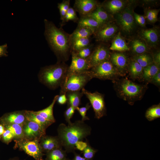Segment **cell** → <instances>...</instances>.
<instances>
[{
	"instance_id": "6da1fadb",
	"label": "cell",
	"mask_w": 160,
	"mask_h": 160,
	"mask_svg": "<svg viewBox=\"0 0 160 160\" xmlns=\"http://www.w3.org/2000/svg\"><path fill=\"white\" fill-rule=\"evenodd\" d=\"M44 36L52 51L57 57V62L65 63L71 52L70 35L52 22L44 20Z\"/></svg>"
},
{
	"instance_id": "7a4b0ae2",
	"label": "cell",
	"mask_w": 160,
	"mask_h": 160,
	"mask_svg": "<svg viewBox=\"0 0 160 160\" xmlns=\"http://www.w3.org/2000/svg\"><path fill=\"white\" fill-rule=\"evenodd\" d=\"M57 137L66 153L75 152L76 143L82 141L91 133V127L84 121L77 120L68 125L60 124L57 129Z\"/></svg>"
},
{
	"instance_id": "3957f363",
	"label": "cell",
	"mask_w": 160,
	"mask_h": 160,
	"mask_svg": "<svg viewBox=\"0 0 160 160\" xmlns=\"http://www.w3.org/2000/svg\"><path fill=\"white\" fill-rule=\"evenodd\" d=\"M112 82L117 96L131 105L141 100L148 88V83L139 84L127 77L119 78Z\"/></svg>"
},
{
	"instance_id": "277c9868",
	"label": "cell",
	"mask_w": 160,
	"mask_h": 160,
	"mask_svg": "<svg viewBox=\"0 0 160 160\" xmlns=\"http://www.w3.org/2000/svg\"><path fill=\"white\" fill-rule=\"evenodd\" d=\"M68 66L63 62L43 68L39 74V79L44 84L52 89L60 87L66 77Z\"/></svg>"
},
{
	"instance_id": "5b68a950",
	"label": "cell",
	"mask_w": 160,
	"mask_h": 160,
	"mask_svg": "<svg viewBox=\"0 0 160 160\" xmlns=\"http://www.w3.org/2000/svg\"><path fill=\"white\" fill-rule=\"evenodd\" d=\"M92 79L89 70L67 75L60 87V95L69 91H80Z\"/></svg>"
},
{
	"instance_id": "8992f818",
	"label": "cell",
	"mask_w": 160,
	"mask_h": 160,
	"mask_svg": "<svg viewBox=\"0 0 160 160\" xmlns=\"http://www.w3.org/2000/svg\"><path fill=\"white\" fill-rule=\"evenodd\" d=\"M89 71L93 78H96L102 80H110L113 81L121 77L109 60H105L92 68Z\"/></svg>"
},
{
	"instance_id": "52a82bcc",
	"label": "cell",
	"mask_w": 160,
	"mask_h": 160,
	"mask_svg": "<svg viewBox=\"0 0 160 160\" xmlns=\"http://www.w3.org/2000/svg\"><path fill=\"white\" fill-rule=\"evenodd\" d=\"M132 7L128 6L115 14L117 24L121 30L126 33H131L136 27Z\"/></svg>"
},
{
	"instance_id": "ba28073f",
	"label": "cell",
	"mask_w": 160,
	"mask_h": 160,
	"mask_svg": "<svg viewBox=\"0 0 160 160\" xmlns=\"http://www.w3.org/2000/svg\"><path fill=\"white\" fill-rule=\"evenodd\" d=\"M81 92L89 100L95 112V117L99 119L106 115V109L103 94L97 91L91 92L84 88Z\"/></svg>"
},
{
	"instance_id": "9c48e42d",
	"label": "cell",
	"mask_w": 160,
	"mask_h": 160,
	"mask_svg": "<svg viewBox=\"0 0 160 160\" xmlns=\"http://www.w3.org/2000/svg\"><path fill=\"white\" fill-rule=\"evenodd\" d=\"M15 141L17 147L35 160H44L43 156L44 154L39 144V140L23 139Z\"/></svg>"
},
{
	"instance_id": "30bf717a",
	"label": "cell",
	"mask_w": 160,
	"mask_h": 160,
	"mask_svg": "<svg viewBox=\"0 0 160 160\" xmlns=\"http://www.w3.org/2000/svg\"><path fill=\"white\" fill-rule=\"evenodd\" d=\"M110 52L106 47L100 45L93 49L90 56L86 59L90 69L100 63L109 60Z\"/></svg>"
},
{
	"instance_id": "8fae6325",
	"label": "cell",
	"mask_w": 160,
	"mask_h": 160,
	"mask_svg": "<svg viewBox=\"0 0 160 160\" xmlns=\"http://www.w3.org/2000/svg\"><path fill=\"white\" fill-rule=\"evenodd\" d=\"M109 60L121 77H124L128 73L129 60L125 54L121 52H113L110 54Z\"/></svg>"
},
{
	"instance_id": "7c38bea8",
	"label": "cell",
	"mask_w": 160,
	"mask_h": 160,
	"mask_svg": "<svg viewBox=\"0 0 160 160\" xmlns=\"http://www.w3.org/2000/svg\"><path fill=\"white\" fill-rule=\"evenodd\" d=\"M23 129L24 139L40 140L42 136L46 135V131L33 121L27 120L23 125Z\"/></svg>"
},
{
	"instance_id": "4fadbf2b",
	"label": "cell",
	"mask_w": 160,
	"mask_h": 160,
	"mask_svg": "<svg viewBox=\"0 0 160 160\" xmlns=\"http://www.w3.org/2000/svg\"><path fill=\"white\" fill-rule=\"evenodd\" d=\"M118 31V27L108 23L101 26L94 34L97 40L107 41L109 40Z\"/></svg>"
},
{
	"instance_id": "5bb4252c",
	"label": "cell",
	"mask_w": 160,
	"mask_h": 160,
	"mask_svg": "<svg viewBox=\"0 0 160 160\" xmlns=\"http://www.w3.org/2000/svg\"><path fill=\"white\" fill-rule=\"evenodd\" d=\"M27 120L25 111L8 113L0 118V122L4 126L14 124L23 126Z\"/></svg>"
},
{
	"instance_id": "9a60e30c",
	"label": "cell",
	"mask_w": 160,
	"mask_h": 160,
	"mask_svg": "<svg viewBox=\"0 0 160 160\" xmlns=\"http://www.w3.org/2000/svg\"><path fill=\"white\" fill-rule=\"evenodd\" d=\"M71 62L68 66L67 75L72 73L79 72L88 70L90 69L86 59L78 56L75 53L71 52Z\"/></svg>"
},
{
	"instance_id": "2e32d148",
	"label": "cell",
	"mask_w": 160,
	"mask_h": 160,
	"mask_svg": "<svg viewBox=\"0 0 160 160\" xmlns=\"http://www.w3.org/2000/svg\"><path fill=\"white\" fill-rule=\"evenodd\" d=\"M99 5L97 1L95 0H76L74 9L81 17L90 13Z\"/></svg>"
},
{
	"instance_id": "e0dca14e",
	"label": "cell",
	"mask_w": 160,
	"mask_h": 160,
	"mask_svg": "<svg viewBox=\"0 0 160 160\" xmlns=\"http://www.w3.org/2000/svg\"><path fill=\"white\" fill-rule=\"evenodd\" d=\"M39 142L43 152L46 153L55 149L62 148L57 136L45 135L41 138Z\"/></svg>"
},
{
	"instance_id": "ac0fdd59",
	"label": "cell",
	"mask_w": 160,
	"mask_h": 160,
	"mask_svg": "<svg viewBox=\"0 0 160 160\" xmlns=\"http://www.w3.org/2000/svg\"><path fill=\"white\" fill-rule=\"evenodd\" d=\"M140 35L146 44L154 47L158 44L159 40V32L156 28H153L142 30Z\"/></svg>"
},
{
	"instance_id": "d6986e66",
	"label": "cell",
	"mask_w": 160,
	"mask_h": 160,
	"mask_svg": "<svg viewBox=\"0 0 160 160\" xmlns=\"http://www.w3.org/2000/svg\"><path fill=\"white\" fill-rule=\"evenodd\" d=\"M84 16L93 18L101 26L109 23L110 20L109 13L105 10L101 5L100 4L92 12Z\"/></svg>"
},
{
	"instance_id": "ffe728a7",
	"label": "cell",
	"mask_w": 160,
	"mask_h": 160,
	"mask_svg": "<svg viewBox=\"0 0 160 160\" xmlns=\"http://www.w3.org/2000/svg\"><path fill=\"white\" fill-rule=\"evenodd\" d=\"M25 117L27 120L33 121L38 124L45 131L49 126L53 123L47 120L36 113L35 111H25Z\"/></svg>"
},
{
	"instance_id": "44dd1931",
	"label": "cell",
	"mask_w": 160,
	"mask_h": 160,
	"mask_svg": "<svg viewBox=\"0 0 160 160\" xmlns=\"http://www.w3.org/2000/svg\"><path fill=\"white\" fill-rule=\"evenodd\" d=\"M126 4L124 1L111 0L105 1L101 5L108 13L116 14L123 10Z\"/></svg>"
},
{
	"instance_id": "7402d4cb",
	"label": "cell",
	"mask_w": 160,
	"mask_h": 160,
	"mask_svg": "<svg viewBox=\"0 0 160 160\" xmlns=\"http://www.w3.org/2000/svg\"><path fill=\"white\" fill-rule=\"evenodd\" d=\"M143 68L137 62L131 59L129 60L128 73L133 81L142 80Z\"/></svg>"
},
{
	"instance_id": "603a6c76",
	"label": "cell",
	"mask_w": 160,
	"mask_h": 160,
	"mask_svg": "<svg viewBox=\"0 0 160 160\" xmlns=\"http://www.w3.org/2000/svg\"><path fill=\"white\" fill-rule=\"evenodd\" d=\"M109 49L119 52L127 51L130 50L129 48L121 36L120 33H118L115 37Z\"/></svg>"
},
{
	"instance_id": "cb8c5ba5",
	"label": "cell",
	"mask_w": 160,
	"mask_h": 160,
	"mask_svg": "<svg viewBox=\"0 0 160 160\" xmlns=\"http://www.w3.org/2000/svg\"><path fill=\"white\" fill-rule=\"evenodd\" d=\"M68 106H71L75 109L81 104V99L83 95L80 91H69L66 94Z\"/></svg>"
},
{
	"instance_id": "d4e9b609",
	"label": "cell",
	"mask_w": 160,
	"mask_h": 160,
	"mask_svg": "<svg viewBox=\"0 0 160 160\" xmlns=\"http://www.w3.org/2000/svg\"><path fill=\"white\" fill-rule=\"evenodd\" d=\"M160 66L154 63L143 68L142 80L149 83L152 78L160 71Z\"/></svg>"
},
{
	"instance_id": "484cf974",
	"label": "cell",
	"mask_w": 160,
	"mask_h": 160,
	"mask_svg": "<svg viewBox=\"0 0 160 160\" xmlns=\"http://www.w3.org/2000/svg\"><path fill=\"white\" fill-rule=\"evenodd\" d=\"M94 33V31L89 28L78 26L72 33L70 34L71 42L80 38H90Z\"/></svg>"
},
{
	"instance_id": "4316f807",
	"label": "cell",
	"mask_w": 160,
	"mask_h": 160,
	"mask_svg": "<svg viewBox=\"0 0 160 160\" xmlns=\"http://www.w3.org/2000/svg\"><path fill=\"white\" fill-rule=\"evenodd\" d=\"M78 26L89 28L92 30L94 33L102 26L95 20L86 16L81 17L78 21Z\"/></svg>"
},
{
	"instance_id": "83f0119b",
	"label": "cell",
	"mask_w": 160,
	"mask_h": 160,
	"mask_svg": "<svg viewBox=\"0 0 160 160\" xmlns=\"http://www.w3.org/2000/svg\"><path fill=\"white\" fill-rule=\"evenodd\" d=\"M58 96L59 95H56L54 97L52 103L48 107L42 110L35 111V112L47 120L54 123L55 120L53 114V108Z\"/></svg>"
},
{
	"instance_id": "f1b7e54d",
	"label": "cell",
	"mask_w": 160,
	"mask_h": 160,
	"mask_svg": "<svg viewBox=\"0 0 160 160\" xmlns=\"http://www.w3.org/2000/svg\"><path fill=\"white\" fill-rule=\"evenodd\" d=\"M46 160H70L67 157L66 152L62 148L55 149L46 153Z\"/></svg>"
},
{
	"instance_id": "f546056e",
	"label": "cell",
	"mask_w": 160,
	"mask_h": 160,
	"mask_svg": "<svg viewBox=\"0 0 160 160\" xmlns=\"http://www.w3.org/2000/svg\"><path fill=\"white\" fill-rule=\"evenodd\" d=\"M131 49L134 55L149 52V49L147 45L141 40L135 39L131 43Z\"/></svg>"
},
{
	"instance_id": "4dcf8cb0",
	"label": "cell",
	"mask_w": 160,
	"mask_h": 160,
	"mask_svg": "<svg viewBox=\"0 0 160 160\" xmlns=\"http://www.w3.org/2000/svg\"><path fill=\"white\" fill-rule=\"evenodd\" d=\"M131 59L137 62L143 68L153 63L152 55L149 52L134 55Z\"/></svg>"
},
{
	"instance_id": "1f68e13d",
	"label": "cell",
	"mask_w": 160,
	"mask_h": 160,
	"mask_svg": "<svg viewBox=\"0 0 160 160\" xmlns=\"http://www.w3.org/2000/svg\"><path fill=\"white\" fill-rule=\"evenodd\" d=\"M5 129L9 130L13 135L15 141L24 139L23 126L18 124H12L4 126Z\"/></svg>"
},
{
	"instance_id": "d6a6232c",
	"label": "cell",
	"mask_w": 160,
	"mask_h": 160,
	"mask_svg": "<svg viewBox=\"0 0 160 160\" xmlns=\"http://www.w3.org/2000/svg\"><path fill=\"white\" fill-rule=\"evenodd\" d=\"M145 116L149 121L160 117V104L153 105L148 108L145 113Z\"/></svg>"
},
{
	"instance_id": "836d02e7",
	"label": "cell",
	"mask_w": 160,
	"mask_h": 160,
	"mask_svg": "<svg viewBox=\"0 0 160 160\" xmlns=\"http://www.w3.org/2000/svg\"><path fill=\"white\" fill-rule=\"evenodd\" d=\"M90 38L76 39L71 42V52H76L90 44Z\"/></svg>"
},
{
	"instance_id": "e575fe53",
	"label": "cell",
	"mask_w": 160,
	"mask_h": 160,
	"mask_svg": "<svg viewBox=\"0 0 160 160\" xmlns=\"http://www.w3.org/2000/svg\"><path fill=\"white\" fill-rule=\"evenodd\" d=\"M159 9H148L145 12V18L146 20L151 23H154L158 20Z\"/></svg>"
},
{
	"instance_id": "d590c367",
	"label": "cell",
	"mask_w": 160,
	"mask_h": 160,
	"mask_svg": "<svg viewBox=\"0 0 160 160\" xmlns=\"http://www.w3.org/2000/svg\"><path fill=\"white\" fill-rule=\"evenodd\" d=\"M97 150L92 147L87 142L85 148L81 151L83 157L87 160H92Z\"/></svg>"
},
{
	"instance_id": "8d00e7d4",
	"label": "cell",
	"mask_w": 160,
	"mask_h": 160,
	"mask_svg": "<svg viewBox=\"0 0 160 160\" xmlns=\"http://www.w3.org/2000/svg\"><path fill=\"white\" fill-rule=\"evenodd\" d=\"M93 45L90 44L88 46L76 52H74L79 57L84 59H86L90 56L92 53L93 50Z\"/></svg>"
},
{
	"instance_id": "74e56055",
	"label": "cell",
	"mask_w": 160,
	"mask_h": 160,
	"mask_svg": "<svg viewBox=\"0 0 160 160\" xmlns=\"http://www.w3.org/2000/svg\"><path fill=\"white\" fill-rule=\"evenodd\" d=\"M91 105L89 103H87L84 107H78L76 110H77L81 116V120L84 121L87 120H89V118L86 116L87 111L89 109Z\"/></svg>"
},
{
	"instance_id": "f35d334b",
	"label": "cell",
	"mask_w": 160,
	"mask_h": 160,
	"mask_svg": "<svg viewBox=\"0 0 160 160\" xmlns=\"http://www.w3.org/2000/svg\"><path fill=\"white\" fill-rule=\"evenodd\" d=\"M76 109L71 106H68L67 108L64 112V116L65 121L68 124L71 123V119L73 117L75 113Z\"/></svg>"
},
{
	"instance_id": "ab89813d",
	"label": "cell",
	"mask_w": 160,
	"mask_h": 160,
	"mask_svg": "<svg viewBox=\"0 0 160 160\" xmlns=\"http://www.w3.org/2000/svg\"><path fill=\"white\" fill-rule=\"evenodd\" d=\"M14 136L10 131L8 129H5L4 132L2 135L3 141L6 143L8 144L14 139Z\"/></svg>"
},
{
	"instance_id": "60d3db41",
	"label": "cell",
	"mask_w": 160,
	"mask_h": 160,
	"mask_svg": "<svg viewBox=\"0 0 160 160\" xmlns=\"http://www.w3.org/2000/svg\"><path fill=\"white\" fill-rule=\"evenodd\" d=\"M133 16L136 22L142 27L145 26L146 19L144 16L133 12Z\"/></svg>"
},
{
	"instance_id": "b9f144b4",
	"label": "cell",
	"mask_w": 160,
	"mask_h": 160,
	"mask_svg": "<svg viewBox=\"0 0 160 160\" xmlns=\"http://www.w3.org/2000/svg\"><path fill=\"white\" fill-rule=\"evenodd\" d=\"M76 11L74 8L70 7L66 12V13L70 16L71 20L74 22L78 21L79 19L77 16Z\"/></svg>"
},
{
	"instance_id": "7bdbcfd3",
	"label": "cell",
	"mask_w": 160,
	"mask_h": 160,
	"mask_svg": "<svg viewBox=\"0 0 160 160\" xmlns=\"http://www.w3.org/2000/svg\"><path fill=\"white\" fill-rule=\"evenodd\" d=\"M149 83L153 84L159 88L160 87V71L151 79Z\"/></svg>"
},
{
	"instance_id": "ee69618b",
	"label": "cell",
	"mask_w": 160,
	"mask_h": 160,
	"mask_svg": "<svg viewBox=\"0 0 160 160\" xmlns=\"http://www.w3.org/2000/svg\"><path fill=\"white\" fill-rule=\"evenodd\" d=\"M153 63L160 66V52L158 51L152 55Z\"/></svg>"
},
{
	"instance_id": "f6af8a7d",
	"label": "cell",
	"mask_w": 160,
	"mask_h": 160,
	"mask_svg": "<svg viewBox=\"0 0 160 160\" xmlns=\"http://www.w3.org/2000/svg\"><path fill=\"white\" fill-rule=\"evenodd\" d=\"M57 101L60 105H63L67 102V98L65 94H63L59 95Z\"/></svg>"
},
{
	"instance_id": "bcb514c9",
	"label": "cell",
	"mask_w": 160,
	"mask_h": 160,
	"mask_svg": "<svg viewBox=\"0 0 160 160\" xmlns=\"http://www.w3.org/2000/svg\"><path fill=\"white\" fill-rule=\"evenodd\" d=\"M87 144V141L86 142H84L82 141H79L76 145V149L82 151L86 147Z\"/></svg>"
},
{
	"instance_id": "7dc6e473",
	"label": "cell",
	"mask_w": 160,
	"mask_h": 160,
	"mask_svg": "<svg viewBox=\"0 0 160 160\" xmlns=\"http://www.w3.org/2000/svg\"><path fill=\"white\" fill-rule=\"evenodd\" d=\"M58 8L59 10L60 16V19L62 21L66 14V12L60 3H58Z\"/></svg>"
},
{
	"instance_id": "c3c4849f",
	"label": "cell",
	"mask_w": 160,
	"mask_h": 160,
	"mask_svg": "<svg viewBox=\"0 0 160 160\" xmlns=\"http://www.w3.org/2000/svg\"><path fill=\"white\" fill-rule=\"evenodd\" d=\"M7 45L6 44L0 45V57L6 56L7 55Z\"/></svg>"
},
{
	"instance_id": "681fc988",
	"label": "cell",
	"mask_w": 160,
	"mask_h": 160,
	"mask_svg": "<svg viewBox=\"0 0 160 160\" xmlns=\"http://www.w3.org/2000/svg\"><path fill=\"white\" fill-rule=\"evenodd\" d=\"M64 9L67 12L70 7V0H65L63 1L60 3Z\"/></svg>"
},
{
	"instance_id": "f907efd6",
	"label": "cell",
	"mask_w": 160,
	"mask_h": 160,
	"mask_svg": "<svg viewBox=\"0 0 160 160\" xmlns=\"http://www.w3.org/2000/svg\"><path fill=\"white\" fill-rule=\"evenodd\" d=\"M74 157L72 160H87L84 157H81L80 155L75 152H74Z\"/></svg>"
},
{
	"instance_id": "816d5d0a",
	"label": "cell",
	"mask_w": 160,
	"mask_h": 160,
	"mask_svg": "<svg viewBox=\"0 0 160 160\" xmlns=\"http://www.w3.org/2000/svg\"><path fill=\"white\" fill-rule=\"evenodd\" d=\"M5 129L4 126L1 124H0V137L3 134Z\"/></svg>"
},
{
	"instance_id": "f5cc1de1",
	"label": "cell",
	"mask_w": 160,
	"mask_h": 160,
	"mask_svg": "<svg viewBox=\"0 0 160 160\" xmlns=\"http://www.w3.org/2000/svg\"><path fill=\"white\" fill-rule=\"evenodd\" d=\"M19 160L17 159H12V160Z\"/></svg>"
}]
</instances>
